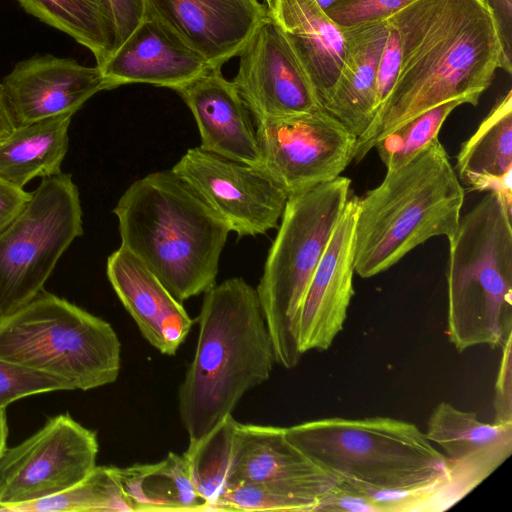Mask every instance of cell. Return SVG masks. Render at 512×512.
I'll use <instances>...</instances> for the list:
<instances>
[{
  "mask_svg": "<svg viewBox=\"0 0 512 512\" xmlns=\"http://www.w3.org/2000/svg\"><path fill=\"white\" fill-rule=\"evenodd\" d=\"M236 423L232 415L228 416L203 440L188 446L184 452L193 483L210 511L228 487Z\"/></svg>",
  "mask_w": 512,
  "mask_h": 512,
  "instance_id": "83f0119b",
  "label": "cell"
},
{
  "mask_svg": "<svg viewBox=\"0 0 512 512\" xmlns=\"http://www.w3.org/2000/svg\"><path fill=\"white\" fill-rule=\"evenodd\" d=\"M267 8L307 72L323 107L344 61L342 28L316 0H271Z\"/></svg>",
  "mask_w": 512,
  "mask_h": 512,
  "instance_id": "7402d4cb",
  "label": "cell"
},
{
  "mask_svg": "<svg viewBox=\"0 0 512 512\" xmlns=\"http://www.w3.org/2000/svg\"><path fill=\"white\" fill-rule=\"evenodd\" d=\"M512 215L489 192L449 239L447 332L458 352L512 332Z\"/></svg>",
  "mask_w": 512,
  "mask_h": 512,
  "instance_id": "5b68a950",
  "label": "cell"
},
{
  "mask_svg": "<svg viewBox=\"0 0 512 512\" xmlns=\"http://www.w3.org/2000/svg\"><path fill=\"white\" fill-rule=\"evenodd\" d=\"M456 170L469 191L494 193L512 215L511 90L461 145Z\"/></svg>",
  "mask_w": 512,
  "mask_h": 512,
  "instance_id": "cb8c5ba5",
  "label": "cell"
},
{
  "mask_svg": "<svg viewBox=\"0 0 512 512\" xmlns=\"http://www.w3.org/2000/svg\"><path fill=\"white\" fill-rule=\"evenodd\" d=\"M72 114H62L17 125L0 141V177L24 188L35 177L61 172L68 151V128Z\"/></svg>",
  "mask_w": 512,
  "mask_h": 512,
  "instance_id": "484cf974",
  "label": "cell"
},
{
  "mask_svg": "<svg viewBox=\"0 0 512 512\" xmlns=\"http://www.w3.org/2000/svg\"><path fill=\"white\" fill-rule=\"evenodd\" d=\"M113 213L121 246L184 302L216 284L230 229L172 170L133 182Z\"/></svg>",
  "mask_w": 512,
  "mask_h": 512,
  "instance_id": "3957f363",
  "label": "cell"
},
{
  "mask_svg": "<svg viewBox=\"0 0 512 512\" xmlns=\"http://www.w3.org/2000/svg\"><path fill=\"white\" fill-rule=\"evenodd\" d=\"M397 31L401 59L396 82L353 160L408 120L444 102L477 105L501 69V45L484 0H414L386 19Z\"/></svg>",
  "mask_w": 512,
  "mask_h": 512,
  "instance_id": "6da1fadb",
  "label": "cell"
},
{
  "mask_svg": "<svg viewBox=\"0 0 512 512\" xmlns=\"http://www.w3.org/2000/svg\"><path fill=\"white\" fill-rule=\"evenodd\" d=\"M502 355L495 383L494 423L512 424V332L502 345Z\"/></svg>",
  "mask_w": 512,
  "mask_h": 512,
  "instance_id": "e575fe53",
  "label": "cell"
},
{
  "mask_svg": "<svg viewBox=\"0 0 512 512\" xmlns=\"http://www.w3.org/2000/svg\"><path fill=\"white\" fill-rule=\"evenodd\" d=\"M357 200L346 202L312 275L297 319L300 353L327 350L342 331L354 295L353 275Z\"/></svg>",
  "mask_w": 512,
  "mask_h": 512,
  "instance_id": "5bb4252c",
  "label": "cell"
},
{
  "mask_svg": "<svg viewBox=\"0 0 512 512\" xmlns=\"http://www.w3.org/2000/svg\"><path fill=\"white\" fill-rule=\"evenodd\" d=\"M465 199L450 158L437 138L357 200L354 269L370 278L435 236L455 234Z\"/></svg>",
  "mask_w": 512,
  "mask_h": 512,
  "instance_id": "277c9868",
  "label": "cell"
},
{
  "mask_svg": "<svg viewBox=\"0 0 512 512\" xmlns=\"http://www.w3.org/2000/svg\"><path fill=\"white\" fill-rule=\"evenodd\" d=\"M194 357L178 391L182 424L194 446L267 381L275 355L256 288L241 277L204 293Z\"/></svg>",
  "mask_w": 512,
  "mask_h": 512,
  "instance_id": "7a4b0ae2",
  "label": "cell"
},
{
  "mask_svg": "<svg viewBox=\"0 0 512 512\" xmlns=\"http://www.w3.org/2000/svg\"><path fill=\"white\" fill-rule=\"evenodd\" d=\"M8 426L5 410H0V455L6 447Z\"/></svg>",
  "mask_w": 512,
  "mask_h": 512,
  "instance_id": "60d3db41",
  "label": "cell"
},
{
  "mask_svg": "<svg viewBox=\"0 0 512 512\" xmlns=\"http://www.w3.org/2000/svg\"><path fill=\"white\" fill-rule=\"evenodd\" d=\"M171 170L239 238L278 227L289 194L263 167L194 147Z\"/></svg>",
  "mask_w": 512,
  "mask_h": 512,
  "instance_id": "7c38bea8",
  "label": "cell"
},
{
  "mask_svg": "<svg viewBox=\"0 0 512 512\" xmlns=\"http://www.w3.org/2000/svg\"><path fill=\"white\" fill-rule=\"evenodd\" d=\"M130 511L112 466H96L81 482L50 497L24 503L14 512Z\"/></svg>",
  "mask_w": 512,
  "mask_h": 512,
  "instance_id": "f1b7e54d",
  "label": "cell"
},
{
  "mask_svg": "<svg viewBox=\"0 0 512 512\" xmlns=\"http://www.w3.org/2000/svg\"><path fill=\"white\" fill-rule=\"evenodd\" d=\"M238 55L239 69L232 82L254 119L323 109L307 72L269 12Z\"/></svg>",
  "mask_w": 512,
  "mask_h": 512,
  "instance_id": "4fadbf2b",
  "label": "cell"
},
{
  "mask_svg": "<svg viewBox=\"0 0 512 512\" xmlns=\"http://www.w3.org/2000/svg\"><path fill=\"white\" fill-rule=\"evenodd\" d=\"M16 127L17 123L7 103L2 83H0V141L9 136Z\"/></svg>",
  "mask_w": 512,
  "mask_h": 512,
  "instance_id": "ab89813d",
  "label": "cell"
},
{
  "mask_svg": "<svg viewBox=\"0 0 512 512\" xmlns=\"http://www.w3.org/2000/svg\"><path fill=\"white\" fill-rule=\"evenodd\" d=\"M315 511L381 512L359 488L340 480L318 499Z\"/></svg>",
  "mask_w": 512,
  "mask_h": 512,
  "instance_id": "836d02e7",
  "label": "cell"
},
{
  "mask_svg": "<svg viewBox=\"0 0 512 512\" xmlns=\"http://www.w3.org/2000/svg\"><path fill=\"white\" fill-rule=\"evenodd\" d=\"M211 66L160 22L144 16L99 67L112 87L147 83L177 89Z\"/></svg>",
  "mask_w": 512,
  "mask_h": 512,
  "instance_id": "ffe728a7",
  "label": "cell"
},
{
  "mask_svg": "<svg viewBox=\"0 0 512 512\" xmlns=\"http://www.w3.org/2000/svg\"><path fill=\"white\" fill-rule=\"evenodd\" d=\"M191 110L203 150L226 159L263 167L251 112L221 68L210 67L175 89Z\"/></svg>",
  "mask_w": 512,
  "mask_h": 512,
  "instance_id": "ac0fdd59",
  "label": "cell"
},
{
  "mask_svg": "<svg viewBox=\"0 0 512 512\" xmlns=\"http://www.w3.org/2000/svg\"><path fill=\"white\" fill-rule=\"evenodd\" d=\"M83 234L71 174L42 178L20 213L0 232V315L44 290L58 260Z\"/></svg>",
  "mask_w": 512,
  "mask_h": 512,
  "instance_id": "9c48e42d",
  "label": "cell"
},
{
  "mask_svg": "<svg viewBox=\"0 0 512 512\" xmlns=\"http://www.w3.org/2000/svg\"><path fill=\"white\" fill-rule=\"evenodd\" d=\"M2 86L17 125L74 115L93 95L113 88L97 65L88 67L53 55L18 62Z\"/></svg>",
  "mask_w": 512,
  "mask_h": 512,
  "instance_id": "9a60e30c",
  "label": "cell"
},
{
  "mask_svg": "<svg viewBox=\"0 0 512 512\" xmlns=\"http://www.w3.org/2000/svg\"><path fill=\"white\" fill-rule=\"evenodd\" d=\"M254 120L263 168L289 195L337 178L353 160L357 136L325 109Z\"/></svg>",
  "mask_w": 512,
  "mask_h": 512,
  "instance_id": "8fae6325",
  "label": "cell"
},
{
  "mask_svg": "<svg viewBox=\"0 0 512 512\" xmlns=\"http://www.w3.org/2000/svg\"><path fill=\"white\" fill-rule=\"evenodd\" d=\"M30 15L88 48L101 67L114 51L115 30L105 0H16Z\"/></svg>",
  "mask_w": 512,
  "mask_h": 512,
  "instance_id": "4316f807",
  "label": "cell"
},
{
  "mask_svg": "<svg viewBox=\"0 0 512 512\" xmlns=\"http://www.w3.org/2000/svg\"><path fill=\"white\" fill-rule=\"evenodd\" d=\"M495 23L501 45V69L512 72V0H484Z\"/></svg>",
  "mask_w": 512,
  "mask_h": 512,
  "instance_id": "74e56055",
  "label": "cell"
},
{
  "mask_svg": "<svg viewBox=\"0 0 512 512\" xmlns=\"http://www.w3.org/2000/svg\"><path fill=\"white\" fill-rule=\"evenodd\" d=\"M261 481L298 484L319 499L338 479L292 443L286 428L237 422L227 489Z\"/></svg>",
  "mask_w": 512,
  "mask_h": 512,
  "instance_id": "44dd1931",
  "label": "cell"
},
{
  "mask_svg": "<svg viewBox=\"0 0 512 512\" xmlns=\"http://www.w3.org/2000/svg\"><path fill=\"white\" fill-rule=\"evenodd\" d=\"M30 198L31 192L0 177V232L20 213Z\"/></svg>",
  "mask_w": 512,
  "mask_h": 512,
  "instance_id": "f35d334b",
  "label": "cell"
},
{
  "mask_svg": "<svg viewBox=\"0 0 512 512\" xmlns=\"http://www.w3.org/2000/svg\"><path fill=\"white\" fill-rule=\"evenodd\" d=\"M351 180L337 178L290 194L256 288L275 361L298 365L297 319L312 275L349 199Z\"/></svg>",
  "mask_w": 512,
  "mask_h": 512,
  "instance_id": "52a82bcc",
  "label": "cell"
},
{
  "mask_svg": "<svg viewBox=\"0 0 512 512\" xmlns=\"http://www.w3.org/2000/svg\"><path fill=\"white\" fill-rule=\"evenodd\" d=\"M145 15L174 33L211 67L240 53L267 6L257 0H144Z\"/></svg>",
  "mask_w": 512,
  "mask_h": 512,
  "instance_id": "2e32d148",
  "label": "cell"
},
{
  "mask_svg": "<svg viewBox=\"0 0 512 512\" xmlns=\"http://www.w3.org/2000/svg\"><path fill=\"white\" fill-rule=\"evenodd\" d=\"M302 452L360 489L410 490L449 475L448 463L415 424L391 417L323 418L286 428Z\"/></svg>",
  "mask_w": 512,
  "mask_h": 512,
  "instance_id": "8992f818",
  "label": "cell"
},
{
  "mask_svg": "<svg viewBox=\"0 0 512 512\" xmlns=\"http://www.w3.org/2000/svg\"><path fill=\"white\" fill-rule=\"evenodd\" d=\"M105 1L114 25L115 51L143 20L145 15L144 0Z\"/></svg>",
  "mask_w": 512,
  "mask_h": 512,
  "instance_id": "8d00e7d4",
  "label": "cell"
},
{
  "mask_svg": "<svg viewBox=\"0 0 512 512\" xmlns=\"http://www.w3.org/2000/svg\"><path fill=\"white\" fill-rule=\"evenodd\" d=\"M265 1L267 2V4H269L271 0H265Z\"/></svg>",
  "mask_w": 512,
  "mask_h": 512,
  "instance_id": "7bdbcfd3",
  "label": "cell"
},
{
  "mask_svg": "<svg viewBox=\"0 0 512 512\" xmlns=\"http://www.w3.org/2000/svg\"><path fill=\"white\" fill-rule=\"evenodd\" d=\"M318 498L304 486L283 481L245 482L229 487L213 511L314 512Z\"/></svg>",
  "mask_w": 512,
  "mask_h": 512,
  "instance_id": "f546056e",
  "label": "cell"
},
{
  "mask_svg": "<svg viewBox=\"0 0 512 512\" xmlns=\"http://www.w3.org/2000/svg\"><path fill=\"white\" fill-rule=\"evenodd\" d=\"M426 437L443 450L450 479L465 497L512 453V424L484 423L475 412L440 402L427 422Z\"/></svg>",
  "mask_w": 512,
  "mask_h": 512,
  "instance_id": "e0dca14e",
  "label": "cell"
},
{
  "mask_svg": "<svg viewBox=\"0 0 512 512\" xmlns=\"http://www.w3.org/2000/svg\"><path fill=\"white\" fill-rule=\"evenodd\" d=\"M337 0H316L319 6L326 11L332 4H334Z\"/></svg>",
  "mask_w": 512,
  "mask_h": 512,
  "instance_id": "b9f144b4",
  "label": "cell"
},
{
  "mask_svg": "<svg viewBox=\"0 0 512 512\" xmlns=\"http://www.w3.org/2000/svg\"><path fill=\"white\" fill-rule=\"evenodd\" d=\"M97 434L69 414L49 418L32 436L0 455V511L50 497L97 466Z\"/></svg>",
  "mask_w": 512,
  "mask_h": 512,
  "instance_id": "30bf717a",
  "label": "cell"
},
{
  "mask_svg": "<svg viewBox=\"0 0 512 512\" xmlns=\"http://www.w3.org/2000/svg\"><path fill=\"white\" fill-rule=\"evenodd\" d=\"M108 280L146 341L161 354L175 355L193 326L189 316L160 279L120 246L107 259Z\"/></svg>",
  "mask_w": 512,
  "mask_h": 512,
  "instance_id": "d6986e66",
  "label": "cell"
},
{
  "mask_svg": "<svg viewBox=\"0 0 512 512\" xmlns=\"http://www.w3.org/2000/svg\"><path fill=\"white\" fill-rule=\"evenodd\" d=\"M414 0H337L325 12L340 27L386 20Z\"/></svg>",
  "mask_w": 512,
  "mask_h": 512,
  "instance_id": "d6a6232c",
  "label": "cell"
},
{
  "mask_svg": "<svg viewBox=\"0 0 512 512\" xmlns=\"http://www.w3.org/2000/svg\"><path fill=\"white\" fill-rule=\"evenodd\" d=\"M74 390L69 381L0 358V410L21 398Z\"/></svg>",
  "mask_w": 512,
  "mask_h": 512,
  "instance_id": "1f68e13d",
  "label": "cell"
},
{
  "mask_svg": "<svg viewBox=\"0 0 512 512\" xmlns=\"http://www.w3.org/2000/svg\"><path fill=\"white\" fill-rule=\"evenodd\" d=\"M0 358L87 391L117 380L121 343L110 323L42 290L0 315Z\"/></svg>",
  "mask_w": 512,
  "mask_h": 512,
  "instance_id": "ba28073f",
  "label": "cell"
},
{
  "mask_svg": "<svg viewBox=\"0 0 512 512\" xmlns=\"http://www.w3.org/2000/svg\"><path fill=\"white\" fill-rule=\"evenodd\" d=\"M346 50L343 65L323 106L357 138L371 124L377 110V69L388 34L386 20L342 28Z\"/></svg>",
  "mask_w": 512,
  "mask_h": 512,
  "instance_id": "603a6c76",
  "label": "cell"
},
{
  "mask_svg": "<svg viewBox=\"0 0 512 512\" xmlns=\"http://www.w3.org/2000/svg\"><path fill=\"white\" fill-rule=\"evenodd\" d=\"M387 21V20H386ZM388 34L377 69L378 109L392 90L399 72L401 47L396 29L387 22Z\"/></svg>",
  "mask_w": 512,
  "mask_h": 512,
  "instance_id": "d590c367",
  "label": "cell"
},
{
  "mask_svg": "<svg viewBox=\"0 0 512 512\" xmlns=\"http://www.w3.org/2000/svg\"><path fill=\"white\" fill-rule=\"evenodd\" d=\"M461 100L435 106L403 123L386 134L374 146L387 170L398 168L412 160L425 146L438 137L440 129Z\"/></svg>",
  "mask_w": 512,
  "mask_h": 512,
  "instance_id": "4dcf8cb0",
  "label": "cell"
},
{
  "mask_svg": "<svg viewBox=\"0 0 512 512\" xmlns=\"http://www.w3.org/2000/svg\"><path fill=\"white\" fill-rule=\"evenodd\" d=\"M112 468L132 512L210 511L193 483L185 453L169 452L156 463Z\"/></svg>",
  "mask_w": 512,
  "mask_h": 512,
  "instance_id": "d4e9b609",
  "label": "cell"
}]
</instances>
